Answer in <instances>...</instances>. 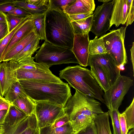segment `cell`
Listing matches in <instances>:
<instances>
[{
  "mask_svg": "<svg viewBox=\"0 0 134 134\" xmlns=\"http://www.w3.org/2000/svg\"><path fill=\"white\" fill-rule=\"evenodd\" d=\"M101 105L94 98L76 90L64 107L76 133L94 121L96 115L104 113Z\"/></svg>",
  "mask_w": 134,
  "mask_h": 134,
  "instance_id": "1",
  "label": "cell"
},
{
  "mask_svg": "<svg viewBox=\"0 0 134 134\" xmlns=\"http://www.w3.org/2000/svg\"><path fill=\"white\" fill-rule=\"evenodd\" d=\"M26 94L35 102L44 101L63 107L72 96L68 84L32 80H18Z\"/></svg>",
  "mask_w": 134,
  "mask_h": 134,
  "instance_id": "2",
  "label": "cell"
},
{
  "mask_svg": "<svg viewBox=\"0 0 134 134\" xmlns=\"http://www.w3.org/2000/svg\"><path fill=\"white\" fill-rule=\"evenodd\" d=\"M47 41L72 50L75 34L68 15L58 8L49 5L46 12Z\"/></svg>",
  "mask_w": 134,
  "mask_h": 134,
  "instance_id": "3",
  "label": "cell"
},
{
  "mask_svg": "<svg viewBox=\"0 0 134 134\" xmlns=\"http://www.w3.org/2000/svg\"><path fill=\"white\" fill-rule=\"evenodd\" d=\"M59 76L79 92L104 103L103 90L89 69L78 65L68 66L59 71Z\"/></svg>",
  "mask_w": 134,
  "mask_h": 134,
  "instance_id": "4",
  "label": "cell"
},
{
  "mask_svg": "<svg viewBox=\"0 0 134 134\" xmlns=\"http://www.w3.org/2000/svg\"><path fill=\"white\" fill-rule=\"evenodd\" d=\"M33 57L36 62L49 68L53 65L71 63L78 64L72 50L44 41Z\"/></svg>",
  "mask_w": 134,
  "mask_h": 134,
  "instance_id": "5",
  "label": "cell"
},
{
  "mask_svg": "<svg viewBox=\"0 0 134 134\" xmlns=\"http://www.w3.org/2000/svg\"><path fill=\"white\" fill-rule=\"evenodd\" d=\"M126 28V27H121L113 30L100 37L104 41L107 53L111 57L116 65L120 68L128 62L124 44Z\"/></svg>",
  "mask_w": 134,
  "mask_h": 134,
  "instance_id": "6",
  "label": "cell"
},
{
  "mask_svg": "<svg viewBox=\"0 0 134 134\" xmlns=\"http://www.w3.org/2000/svg\"><path fill=\"white\" fill-rule=\"evenodd\" d=\"M133 84V80L130 77L121 75L104 92V103L109 110H118L124 96Z\"/></svg>",
  "mask_w": 134,
  "mask_h": 134,
  "instance_id": "7",
  "label": "cell"
},
{
  "mask_svg": "<svg viewBox=\"0 0 134 134\" xmlns=\"http://www.w3.org/2000/svg\"><path fill=\"white\" fill-rule=\"evenodd\" d=\"M35 102L34 114L39 129L53 125L65 114L64 107L61 105L47 101Z\"/></svg>",
  "mask_w": 134,
  "mask_h": 134,
  "instance_id": "8",
  "label": "cell"
},
{
  "mask_svg": "<svg viewBox=\"0 0 134 134\" xmlns=\"http://www.w3.org/2000/svg\"><path fill=\"white\" fill-rule=\"evenodd\" d=\"M114 0L103 3L97 6L92 14V24L90 31L98 37L105 35L109 30Z\"/></svg>",
  "mask_w": 134,
  "mask_h": 134,
  "instance_id": "9",
  "label": "cell"
},
{
  "mask_svg": "<svg viewBox=\"0 0 134 134\" xmlns=\"http://www.w3.org/2000/svg\"><path fill=\"white\" fill-rule=\"evenodd\" d=\"M15 74L17 80H32L57 83L64 82L59 78L54 75L49 68L44 64L40 67L32 69L18 68L16 71Z\"/></svg>",
  "mask_w": 134,
  "mask_h": 134,
  "instance_id": "10",
  "label": "cell"
},
{
  "mask_svg": "<svg viewBox=\"0 0 134 134\" xmlns=\"http://www.w3.org/2000/svg\"><path fill=\"white\" fill-rule=\"evenodd\" d=\"M93 64L98 65L103 69L111 85L121 75L120 68L116 65L112 58L107 53L90 55L88 65Z\"/></svg>",
  "mask_w": 134,
  "mask_h": 134,
  "instance_id": "11",
  "label": "cell"
},
{
  "mask_svg": "<svg viewBox=\"0 0 134 134\" xmlns=\"http://www.w3.org/2000/svg\"><path fill=\"white\" fill-rule=\"evenodd\" d=\"M0 63V95L3 97L12 83L17 80L15 74L19 68L18 63L12 59Z\"/></svg>",
  "mask_w": 134,
  "mask_h": 134,
  "instance_id": "12",
  "label": "cell"
},
{
  "mask_svg": "<svg viewBox=\"0 0 134 134\" xmlns=\"http://www.w3.org/2000/svg\"><path fill=\"white\" fill-rule=\"evenodd\" d=\"M88 33L75 34L72 51L81 66H88L89 57Z\"/></svg>",
  "mask_w": 134,
  "mask_h": 134,
  "instance_id": "13",
  "label": "cell"
},
{
  "mask_svg": "<svg viewBox=\"0 0 134 134\" xmlns=\"http://www.w3.org/2000/svg\"><path fill=\"white\" fill-rule=\"evenodd\" d=\"M132 0H114L109 27L126 23Z\"/></svg>",
  "mask_w": 134,
  "mask_h": 134,
  "instance_id": "14",
  "label": "cell"
},
{
  "mask_svg": "<svg viewBox=\"0 0 134 134\" xmlns=\"http://www.w3.org/2000/svg\"><path fill=\"white\" fill-rule=\"evenodd\" d=\"M95 6L93 0H76L66 8L64 12L68 15L85 13L93 14Z\"/></svg>",
  "mask_w": 134,
  "mask_h": 134,
  "instance_id": "15",
  "label": "cell"
},
{
  "mask_svg": "<svg viewBox=\"0 0 134 134\" xmlns=\"http://www.w3.org/2000/svg\"><path fill=\"white\" fill-rule=\"evenodd\" d=\"M49 0H42L38 4H32L28 0H14L12 3L16 7L21 8L31 15L45 13L49 7Z\"/></svg>",
  "mask_w": 134,
  "mask_h": 134,
  "instance_id": "16",
  "label": "cell"
},
{
  "mask_svg": "<svg viewBox=\"0 0 134 134\" xmlns=\"http://www.w3.org/2000/svg\"><path fill=\"white\" fill-rule=\"evenodd\" d=\"M34 25L32 17L31 19L26 21L15 32L4 52L2 56L3 60L5 54L14 45L34 30Z\"/></svg>",
  "mask_w": 134,
  "mask_h": 134,
  "instance_id": "17",
  "label": "cell"
},
{
  "mask_svg": "<svg viewBox=\"0 0 134 134\" xmlns=\"http://www.w3.org/2000/svg\"><path fill=\"white\" fill-rule=\"evenodd\" d=\"M37 36L34 30L32 31L11 48L5 55L3 62L9 61L12 60Z\"/></svg>",
  "mask_w": 134,
  "mask_h": 134,
  "instance_id": "18",
  "label": "cell"
},
{
  "mask_svg": "<svg viewBox=\"0 0 134 134\" xmlns=\"http://www.w3.org/2000/svg\"><path fill=\"white\" fill-rule=\"evenodd\" d=\"M89 66L94 78L102 90L104 92L108 90L111 85L103 69L97 64H92Z\"/></svg>",
  "mask_w": 134,
  "mask_h": 134,
  "instance_id": "19",
  "label": "cell"
},
{
  "mask_svg": "<svg viewBox=\"0 0 134 134\" xmlns=\"http://www.w3.org/2000/svg\"><path fill=\"white\" fill-rule=\"evenodd\" d=\"M11 103L28 116L34 113L35 102L30 98L19 97Z\"/></svg>",
  "mask_w": 134,
  "mask_h": 134,
  "instance_id": "20",
  "label": "cell"
},
{
  "mask_svg": "<svg viewBox=\"0 0 134 134\" xmlns=\"http://www.w3.org/2000/svg\"><path fill=\"white\" fill-rule=\"evenodd\" d=\"M4 96L5 98L11 103L19 97L30 98L18 80L12 83Z\"/></svg>",
  "mask_w": 134,
  "mask_h": 134,
  "instance_id": "21",
  "label": "cell"
},
{
  "mask_svg": "<svg viewBox=\"0 0 134 134\" xmlns=\"http://www.w3.org/2000/svg\"><path fill=\"white\" fill-rule=\"evenodd\" d=\"M108 112L96 116L94 121L97 134H112L109 121Z\"/></svg>",
  "mask_w": 134,
  "mask_h": 134,
  "instance_id": "22",
  "label": "cell"
},
{
  "mask_svg": "<svg viewBox=\"0 0 134 134\" xmlns=\"http://www.w3.org/2000/svg\"><path fill=\"white\" fill-rule=\"evenodd\" d=\"M32 19L36 34L41 40L47 41L46 33V13L32 15Z\"/></svg>",
  "mask_w": 134,
  "mask_h": 134,
  "instance_id": "23",
  "label": "cell"
},
{
  "mask_svg": "<svg viewBox=\"0 0 134 134\" xmlns=\"http://www.w3.org/2000/svg\"><path fill=\"white\" fill-rule=\"evenodd\" d=\"M92 14L86 18L70 22L75 34H87L90 31L92 24Z\"/></svg>",
  "mask_w": 134,
  "mask_h": 134,
  "instance_id": "24",
  "label": "cell"
},
{
  "mask_svg": "<svg viewBox=\"0 0 134 134\" xmlns=\"http://www.w3.org/2000/svg\"><path fill=\"white\" fill-rule=\"evenodd\" d=\"M29 121V116L11 125H3L4 131L1 134H21L28 126Z\"/></svg>",
  "mask_w": 134,
  "mask_h": 134,
  "instance_id": "25",
  "label": "cell"
},
{
  "mask_svg": "<svg viewBox=\"0 0 134 134\" xmlns=\"http://www.w3.org/2000/svg\"><path fill=\"white\" fill-rule=\"evenodd\" d=\"M40 39L37 35L36 37L28 44L21 52L15 55L12 59L18 62L21 59L32 55L40 47Z\"/></svg>",
  "mask_w": 134,
  "mask_h": 134,
  "instance_id": "26",
  "label": "cell"
},
{
  "mask_svg": "<svg viewBox=\"0 0 134 134\" xmlns=\"http://www.w3.org/2000/svg\"><path fill=\"white\" fill-rule=\"evenodd\" d=\"M27 116L23 112L12 104L8 111L4 124L11 125Z\"/></svg>",
  "mask_w": 134,
  "mask_h": 134,
  "instance_id": "27",
  "label": "cell"
},
{
  "mask_svg": "<svg viewBox=\"0 0 134 134\" xmlns=\"http://www.w3.org/2000/svg\"><path fill=\"white\" fill-rule=\"evenodd\" d=\"M90 55H95L107 53L104 43L102 39L96 36L90 41L89 45Z\"/></svg>",
  "mask_w": 134,
  "mask_h": 134,
  "instance_id": "28",
  "label": "cell"
},
{
  "mask_svg": "<svg viewBox=\"0 0 134 134\" xmlns=\"http://www.w3.org/2000/svg\"><path fill=\"white\" fill-rule=\"evenodd\" d=\"M30 15L25 17L18 25L3 38L0 41V63L3 62V55L4 51L9 43L16 31L26 21L32 18Z\"/></svg>",
  "mask_w": 134,
  "mask_h": 134,
  "instance_id": "29",
  "label": "cell"
},
{
  "mask_svg": "<svg viewBox=\"0 0 134 134\" xmlns=\"http://www.w3.org/2000/svg\"><path fill=\"white\" fill-rule=\"evenodd\" d=\"M126 122L127 130L134 128V98L130 105L123 112Z\"/></svg>",
  "mask_w": 134,
  "mask_h": 134,
  "instance_id": "30",
  "label": "cell"
},
{
  "mask_svg": "<svg viewBox=\"0 0 134 134\" xmlns=\"http://www.w3.org/2000/svg\"><path fill=\"white\" fill-rule=\"evenodd\" d=\"M29 121L27 127L21 134H39L36 118L34 113L29 116Z\"/></svg>",
  "mask_w": 134,
  "mask_h": 134,
  "instance_id": "31",
  "label": "cell"
},
{
  "mask_svg": "<svg viewBox=\"0 0 134 134\" xmlns=\"http://www.w3.org/2000/svg\"><path fill=\"white\" fill-rule=\"evenodd\" d=\"M113 129V134H122L120 127L119 118V111L118 110H109Z\"/></svg>",
  "mask_w": 134,
  "mask_h": 134,
  "instance_id": "32",
  "label": "cell"
},
{
  "mask_svg": "<svg viewBox=\"0 0 134 134\" xmlns=\"http://www.w3.org/2000/svg\"><path fill=\"white\" fill-rule=\"evenodd\" d=\"M5 14L9 33L16 28L25 18L20 17L8 13Z\"/></svg>",
  "mask_w": 134,
  "mask_h": 134,
  "instance_id": "33",
  "label": "cell"
},
{
  "mask_svg": "<svg viewBox=\"0 0 134 134\" xmlns=\"http://www.w3.org/2000/svg\"><path fill=\"white\" fill-rule=\"evenodd\" d=\"M76 0H49V5L58 8L64 12L66 8L75 2Z\"/></svg>",
  "mask_w": 134,
  "mask_h": 134,
  "instance_id": "34",
  "label": "cell"
},
{
  "mask_svg": "<svg viewBox=\"0 0 134 134\" xmlns=\"http://www.w3.org/2000/svg\"><path fill=\"white\" fill-rule=\"evenodd\" d=\"M54 130L56 134H72L76 133L70 121L60 126L54 128Z\"/></svg>",
  "mask_w": 134,
  "mask_h": 134,
  "instance_id": "35",
  "label": "cell"
},
{
  "mask_svg": "<svg viewBox=\"0 0 134 134\" xmlns=\"http://www.w3.org/2000/svg\"><path fill=\"white\" fill-rule=\"evenodd\" d=\"M76 134H97L94 121L88 124L84 128L76 132Z\"/></svg>",
  "mask_w": 134,
  "mask_h": 134,
  "instance_id": "36",
  "label": "cell"
},
{
  "mask_svg": "<svg viewBox=\"0 0 134 134\" xmlns=\"http://www.w3.org/2000/svg\"><path fill=\"white\" fill-rule=\"evenodd\" d=\"M119 118L121 132L122 134H127L128 132L126 122L124 114L119 113Z\"/></svg>",
  "mask_w": 134,
  "mask_h": 134,
  "instance_id": "37",
  "label": "cell"
},
{
  "mask_svg": "<svg viewBox=\"0 0 134 134\" xmlns=\"http://www.w3.org/2000/svg\"><path fill=\"white\" fill-rule=\"evenodd\" d=\"M8 13L23 18L30 15L29 13L23 8L16 7L14 10Z\"/></svg>",
  "mask_w": 134,
  "mask_h": 134,
  "instance_id": "38",
  "label": "cell"
},
{
  "mask_svg": "<svg viewBox=\"0 0 134 134\" xmlns=\"http://www.w3.org/2000/svg\"><path fill=\"white\" fill-rule=\"evenodd\" d=\"M9 33L7 22H0V41Z\"/></svg>",
  "mask_w": 134,
  "mask_h": 134,
  "instance_id": "39",
  "label": "cell"
},
{
  "mask_svg": "<svg viewBox=\"0 0 134 134\" xmlns=\"http://www.w3.org/2000/svg\"><path fill=\"white\" fill-rule=\"evenodd\" d=\"M92 14L90 13H81L67 15L70 22L75 21L87 18Z\"/></svg>",
  "mask_w": 134,
  "mask_h": 134,
  "instance_id": "40",
  "label": "cell"
},
{
  "mask_svg": "<svg viewBox=\"0 0 134 134\" xmlns=\"http://www.w3.org/2000/svg\"><path fill=\"white\" fill-rule=\"evenodd\" d=\"M134 0H132L130 6L126 22V27L131 25L134 21Z\"/></svg>",
  "mask_w": 134,
  "mask_h": 134,
  "instance_id": "41",
  "label": "cell"
},
{
  "mask_svg": "<svg viewBox=\"0 0 134 134\" xmlns=\"http://www.w3.org/2000/svg\"><path fill=\"white\" fill-rule=\"evenodd\" d=\"M70 121L68 116L65 114L64 115L57 119L52 125L54 128L60 126Z\"/></svg>",
  "mask_w": 134,
  "mask_h": 134,
  "instance_id": "42",
  "label": "cell"
},
{
  "mask_svg": "<svg viewBox=\"0 0 134 134\" xmlns=\"http://www.w3.org/2000/svg\"><path fill=\"white\" fill-rule=\"evenodd\" d=\"M12 2L5 3L0 5V12L8 13L14 10L16 7Z\"/></svg>",
  "mask_w": 134,
  "mask_h": 134,
  "instance_id": "43",
  "label": "cell"
},
{
  "mask_svg": "<svg viewBox=\"0 0 134 134\" xmlns=\"http://www.w3.org/2000/svg\"><path fill=\"white\" fill-rule=\"evenodd\" d=\"M12 104L0 95V111L4 110L8 111Z\"/></svg>",
  "mask_w": 134,
  "mask_h": 134,
  "instance_id": "44",
  "label": "cell"
},
{
  "mask_svg": "<svg viewBox=\"0 0 134 134\" xmlns=\"http://www.w3.org/2000/svg\"><path fill=\"white\" fill-rule=\"evenodd\" d=\"M39 134H56L52 125L39 129Z\"/></svg>",
  "mask_w": 134,
  "mask_h": 134,
  "instance_id": "45",
  "label": "cell"
},
{
  "mask_svg": "<svg viewBox=\"0 0 134 134\" xmlns=\"http://www.w3.org/2000/svg\"><path fill=\"white\" fill-rule=\"evenodd\" d=\"M8 112L6 110L0 111V124L2 125L4 122L5 119Z\"/></svg>",
  "mask_w": 134,
  "mask_h": 134,
  "instance_id": "46",
  "label": "cell"
},
{
  "mask_svg": "<svg viewBox=\"0 0 134 134\" xmlns=\"http://www.w3.org/2000/svg\"><path fill=\"white\" fill-rule=\"evenodd\" d=\"M131 55V61L132 64L133 72H134V42L132 43V46L130 49Z\"/></svg>",
  "mask_w": 134,
  "mask_h": 134,
  "instance_id": "47",
  "label": "cell"
},
{
  "mask_svg": "<svg viewBox=\"0 0 134 134\" xmlns=\"http://www.w3.org/2000/svg\"><path fill=\"white\" fill-rule=\"evenodd\" d=\"M5 14L0 12V22H7Z\"/></svg>",
  "mask_w": 134,
  "mask_h": 134,
  "instance_id": "48",
  "label": "cell"
},
{
  "mask_svg": "<svg viewBox=\"0 0 134 134\" xmlns=\"http://www.w3.org/2000/svg\"><path fill=\"white\" fill-rule=\"evenodd\" d=\"M14 0H0V5L3 4L12 2Z\"/></svg>",
  "mask_w": 134,
  "mask_h": 134,
  "instance_id": "49",
  "label": "cell"
},
{
  "mask_svg": "<svg viewBox=\"0 0 134 134\" xmlns=\"http://www.w3.org/2000/svg\"><path fill=\"white\" fill-rule=\"evenodd\" d=\"M4 131V126L3 125L0 124V134L3 132Z\"/></svg>",
  "mask_w": 134,
  "mask_h": 134,
  "instance_id": "50",
  "label": "cell"
},
{
  "mask_svg": "<svg viewBox=\"0 0 134 134\" xmlns=\"http://www.w3.org/2000/svg\"><path fill=\"white\" fill-rule=\"evenodd\" d=\"M112 1V0H98V1L102 2L103 3H105L109 2Z\"/></svg>",
  "mask_w": 134,
  "mask_h": 134,
  "instance_id": "51",
  "label": "cell"
},
{
  "mask_svg": "<svg viewBox=\"0 0 134 134\" xmlns=\"http://www.w3.org/2000/svg\"><path fill=\"white\" fill-rule=\"evenodd\" d=\"M127 134H134V129H132Z\"/></svg>",
  "mask_w": 134,
  "mask_h": 134,
  "instance_id": "52",
  "label": "cell"
},
{
  "mask_svg": "<svg viewBox=\"0 0 134 134\" xmlns=\"http://www.w3.org/2000/svg\"><path fill=\"white\" fill-rule=\"evenodd\" d=\"M72 134H76V133H73Z\"/></svg>",
  "mask_w": 134,
  "mask_h": 134,
  "instance_id": "53",
  "label": "cell"
}]
</instances>
